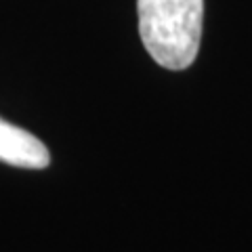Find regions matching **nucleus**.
I'll return each mask as SVG.
<instances>
[{
    "mask_svg": "<svg viewBox=\"0 0 252 252\" xmlns=\"http://www.w3.org/2000/svg\"><path fill=\"white\" fill-rule=\"evenodd\" d=\"M0 162L40 170L51 164V152L32 132L0 118Z\"/></svg>",
    "mask_w": 252,
    "mask_h": 252,
    "instance_id": "2",
    "label": "nucleus"
},
{
    "mask_svg": "<svg viewBox=\"0 0 252 252\" xmlns=\"http://www.w3.org/2000/svg\"><path fill=\"white\" fill-rule=\"evenodd\" d=\"M139 34L158 65L179 72L198 57L204 0H137Z\"/></svg>",
    "mask_w": 252,
    "mask_h": 252,
    "instance_id": "1",
    "label": "nucleus"
}]
</instances>
